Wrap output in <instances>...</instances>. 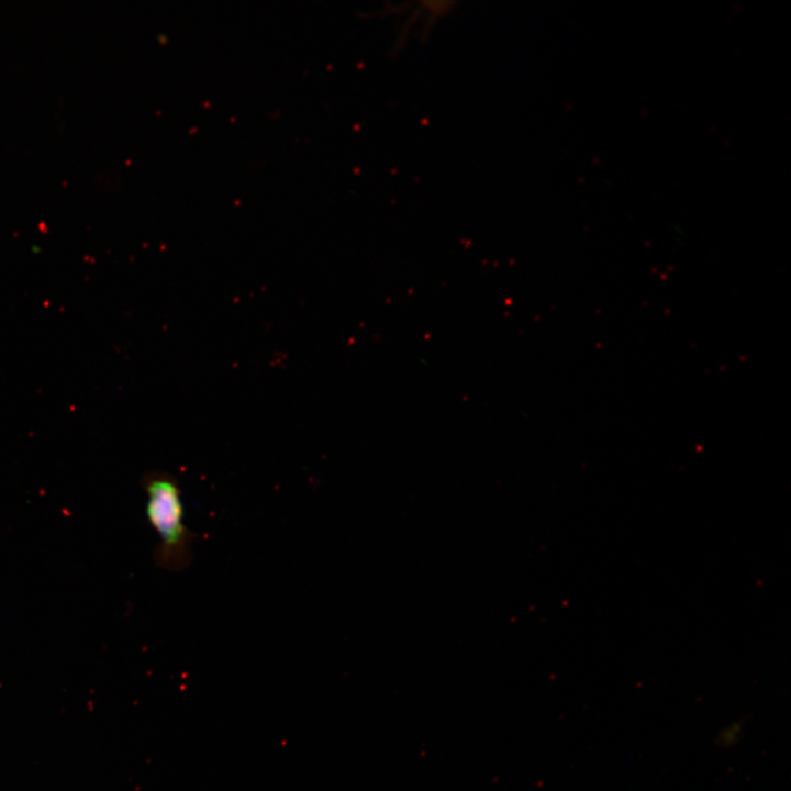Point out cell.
Here are the masks:
<instances>
[{"label":"cell","mask_w":791,"mask_h":791,"mask_svg":"<svg viewBox=\"0 0 791 791\" xmlns=\"http://www.w3.org/2000/svg\"><path fill=\"white\" fill-rule=\"evenodd\" d=\"M147 495L146 516L157 533L155 562L164 570L178 572L192 559L193 534L183 523L181 489L175 476L166 471H152L142 478Z\"/></svg>","instance_id":"cell-1"}]
</instances>
